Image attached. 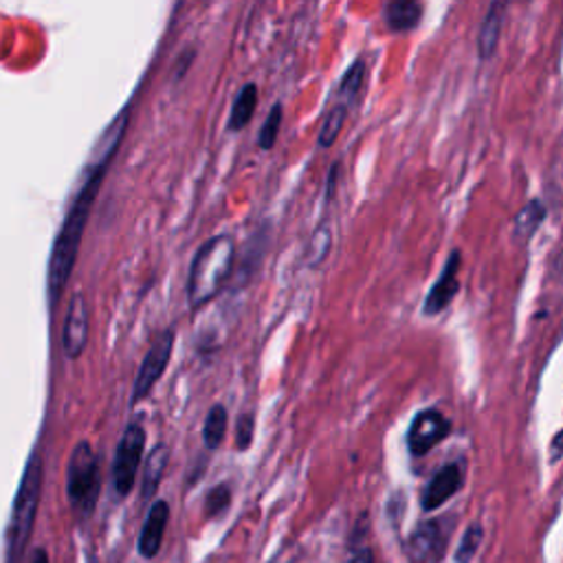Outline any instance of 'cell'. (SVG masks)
I'll return each instance as SVG.
<instances>
[{
    "label": "cell",
    "mask_w": 563,
    "mask_h": 563,
    "mask_svg": "<svg viewBox=\"0 0 563 563\" xmlns=\"http://www.w3.org/2000/svg\"><path fill=\"white\" fill-rule=\"evenodd\" d=\"M172 351H174V330L168 328L150 344V348H148V353H146V357H144V362L139 366L137 379L133 383V396H131L133 405L142 403L144 399L150 396L155 385L166 375V368L170 364Z\"/></svg>",
    "instance_id": "cell-6"
},
{
    "label": "cell",
    "mask_w": 563,
    "mask_h": 563,
    "mask_svg": "<svg viewBox=\"0 0 563 563\" xmlns=\"http://www.w3.org/2000/svg\"><path fill=\"white\" fill-rule=\"evenodd\" d=\"M454 425L438 407L420 409L409 429H407V449L414 458L427 456L436 444H440L449 433H452Z\"/></svg>",
    "instance_id": "cell-7"
},
{
    "label": "cell",
    "mask_w": 563,
    "mask_h": 563,
    "mask_svg": "<svg viewBox=\"0 0 563 563\" xmlns=\"http://www.w3.org/2000/svg\"><path fill=\"white\" fill-rule=\"evenodd\" d=\"M168 461H170V452L166 444H157L152 452H150V458L146 463V472H144V487H142V495L144 500L152 498L163 480V474H166V467H168Z\"/></svg>",
    "instance_id": "cell-17"
},
{
    "label": "cell",
    "mask_w": 563,
    "mask_h": 563,
    "mask_svg": "<svg viewBox=\"0 0 563 563\" xmlns=\"http://www.w3.org/2000/svg\"><path fill=\"white\" fill-rule=\"evenodd\" d=\"M236 260L234 238L222 234L213 236L196 252L187 276V299L192 308H200L211 302L220 289L228 284Z\"/></svg>",
    "instance_id": "cell-2"
},
{
    "label": "cell",
    "mask_w": 563,
    "mask_h": 563,
    "mask_svg": "<svg viewBox=\"0 0 563 563\" xmlns=\"http://www.w3.org/2000/svg\"><path fill=\"white\" fill-rule=\"evenodd\" d=\"M230 502H232V489L228 485L213 487L205 498V517L211 519V517L224 513L230 509Z\"/></svg>",
    "instance_id": "cell-23"
},
{
    "label": "cell",
    "mask_w": 563,
    "mask_h": 563,
    "mask_svg": "<svg viewBox=\"0 0 563 563\" xmlns=\"http://www.w3.org/2000/svg\"><path fill=\"white\" fill-rule=\"evenodd\" d=\"M269 563H293V552L291 550H280Z\"/></svg>",
    "instance_id": "cell-27"
},
{
    "label": "cell",
    "mask_w": 563,
    "mask_h": 563,
    "mask_svg": "<svg viewBox=\"0 0 563 563\" xmlns=\"http://www.w3.org/2000/svg\"><path fill=\"white\" fill-rule=\"evenodd\" d=\"M29 563H49V554H47V550L36 548V550H34V554H32V559H29Z\"/></svg>",
    "instance_id": "cell-28"
},
{
    "label": "cell",
    "mask_w": 563,
    "mask_h": 563,
    "mask_svg": "<svg viewBox=\"0 0 563 563\" xmlns=\"http://www.w3.org/2000/svg\"><path fill=\"white\" fill-rule=\"evenodd\" d=\"M144 449L146 429L139 423H131L118 442L115 463H112V485H115V491L122 498H126L135 487V478L144 461Z\"/></svg>",
    "instance_id": "cell-5"
},
{
    "label": "cell",
    "mask_w": 563,
    "mask_h": 563,
    "mask_svg": "<svg viewBox=\"0 0 563 563\" xmlns=\"http://www.w3.org/2000/svg\"><path fill=\"white\" fill-rule=\"evenodd\" d=\"M444 533L440 522L427 519L414 528V533L407 539V552L414 563H433L442 556L444 550Z\"/></svg>",
    "instance_id": "cell-11"
},
{
    "label": "cell",
    "mask_w": 563,
    "mask_h": 563,
    "mask_svg": "<svg viewBox=\"0 0 563 563\" xmlns=\"http://www.w3.org/2000/svg\"><path fill=\"white\" fill-rule=\"evenodd\" d=\"M228 423H230V414H228V407L216 403L207 416H205V425H203V442L205 446L209 449V452H213V449H218L224 440V433H228Z\"/></svg>",
    "instance_id": "cell-18"
},
{
    "label": "cell",
    "mask_w": 563,
    "mask_h": 563,
    "mask_svg": "<svg viewBox=\"0 0 563 563\" xmlns=\"http://www.w3.org/2000/svg\"><path fill=\"white\" fill-rule=\"evenodd\" d=\"M280 128H282V106L276 103V106L269 110V115H267V120H265V124H262V128H260L258 146H260L262 150H271V148L276 146V142H278Z\"/></svg>",
    "instance_id": "cell-22"
},
{
    "label": "cell",
    "mask_w": 563,
    "mask_h": 563,
    "mask_svg": "<svg viewBox=\"0 0 563 563\" xmlns=\"http://www.w3.org/2000/svg\"><path fill=\"white\" fill-rule=\"evenodd\" d=\"M504 12L506 5L504 3H493L480 25L478 32V56L480 60H491L498 51L500 45V36H502V23H504Z\"/></svg>",
    "instance_id": "cell-15"
},
{
    "label": "cell",
    "mask_w": 563,
    "mask_h": 563,
    "mask_svg": "<svg viewBox=\"0 0 563 563\" xmlns=\"http://www.w3.org/2000/svg\"><path fill=\"white\" fill-rule=\"evenodd\" d=\"M548 456H550V463L556 465L561 458H563V429H559L552 440H550V449H548Z\"/></svg>",
    "instance_id": "cell-25"
},
{
    "label": "cell",
    "mask_w": 563,
    "mask_h": 563,
    "mask_svg": "<svg viewBox=\"0 0 563 563\" xmlns=\"http://www.w3.org/2000/svg\"><path fill=\"white\" fill-rule=\"evenodd\" d=\"M364 77H366V62L364 60L353 62V66L346 71V75L340 84V101L346 103L348 108L357 99V95L362 90V84H364Z\"/></svg>",
    "instance_id": "cell-20"
},
{
    "label": "cell",
    "mask_w": 563,
    "mask_h": 563,
    "mask_svg": "<svg viewBox=\"0 0 563 563\" xmlns=\"http://www.w3.org/2000/svg\"><path fill=\"white\" fill-rule=\"evenodd\" d=\"M383 19L392 34H409L423 21V5L416 0H392L383 10Z\"/></svg>",
    "instance_id": "cell-13"
},
{
    "label": "cell",
    "mask_w": 563,
    "mask_h": 563,
    "mask_svg": "<svg viewBox=\"0 0 563 563\" xmlns=\"http://www.w3.org/2000/svg\"><path fill=\"white\" fill-rule=\"evenodd\" d=\"M461 262H463V254L458 249L449 254L438 280L433 282V286L429 289V293L423 302L425 317H436L452 306L454 297L461 291Z\"/></svg>",
    "instance_id": "cell-8"
},
{
    "label": "cell",
    "mask_w": 563,
    "mask_h": 563,
    "mask_svg": "<svg viewBox=\"0 0 563 563\" xmlns=\"http://www.w3.org/2000/svg\"><path fill=\"white\" fill-rule=\"evenodd\" d=\"M546 216H548V209L539 198L528 200L513 218V230H511L513 241L519 245L530 243L537 230L541 228V222L546 220Z\"/></svg>",
    "instance_id": "cell-14"
},
{
    "label": "cell",
    "mask_w": 563,
    "mask_h": 563,
    "mask_svg": "<svg viewBox=\"0 0 563 563\" xmlns=\"http://www.w3.org/2000/svg\"><path fill=\"white\" fill-rule=\"evenodd\" d=\"M42 482H45V465L42 456L38 452H32L27 467L23 472L14 506H12V519L8 528V546H10V561H19L32 539L40 498H42Z\"/></svg>",
    "instance_id": "cell-3"
},
{
    "label": "cell",
    "mask_w": 563,
    "mask_h": 563,
    "mask_svg": "<svg viewBox=\"0 0 563 563\" xmlns=\"http://www.w3.org/2000/svg\"><path fill=\"white\" fill-rule=\"evenodd\" d=\"M465 485V467L461 463L444 465L425 487L420 495V506L425 513H431L452 500Z\"/></svg>",
    "instance_id": "cell-10"
},
{
    "label": "cell",
    "mask_w": 563,
    "mask_h": 563,
    "mask_svg": "<svg viewBox=\"0 0 563 563\" xmlns=\"http://www.w3.org/2000/svg\"><path fill=\"white\" fill-rule=\"evenodd\" d=\"M258 106V86L254 82H247L243 90L238 93L232 112H230V131H243L252 122L254 112Z\"/></svg>",
    "instance_id": "cell-16"
},
{
    "label": "cell",
    "mask_w": 563,
    "mask_h": 563,
    "mask_svg": "<svg viewBox=\"0 0 563 563\" xmlns=\"http://www.w3.org/2000/svg\"><path fill=\"white\" fill-rule=\"evenodd\" d=\"M88 344V304L82 293H73L64 313L62 351L69 359H79Z\"/></svg>",
    "instance_id": "cell-9"
},
{
    "label": "cell",
    "mask_w": 563,
    "mask_h": 563,
    "mask_svg": "<svg viewBox=\"0 0 563 563\" xmlns=\"http://www.w3.org/2000/svg\"><path fill=\"white\" fill-rule=\"evenodd\" d=\"M66 498L79 519H88L99 498V458L88 440H79L66 467Z\"/></svg>",
    "instance_id": "cell-4"
},
{
    "label": "cell",
    "mask_w": 563,
    "mask_h": 563,
    "mask_svg": "<svg viewBox=\"0 0 563 563\" xmlns=\"http://www.w3.org/2000/svg\"><path fill=\"white\" fill-rule=\"evenodd\" d=\"M482 537H485L482 526H480V524H472V526L465 530V535H463V539H461V543H458L456 563H472V561L476 559V554H478L480 546H482Z\"/></svg>",
    "instance_id": "cell-21"
},
{
    "label": "cell",
    "mask_w": 563,
    "mask_h": 563,
    "mask_svg": "<svg viewBox=\"0 0 563 563\" xmlns=\"http://www.w3.org/2000/svg\"><path fill=\"white\" fill-rule=\"evenodd\" d=\"M254 433H256V418L254 414H243L238 418V427H236V449H241V452H247V449L252 446L254 442Z\"/></svg>",
    "instance_id": "cell-24"
},
{
    "label": "cell",
    "mask_w": 563,
    "mask_h": 563,
    "mask_svg": "<svg viewBox=\"0 0 563 563\" xmlns=\"http://www.w3.org/2000/svg\"><path fill=\"white\" fill-rule=\"evenodd\" d=\"M348 110H351V108H348L346 103L336 101V103L326 112L323 124H321V128H319V137H317L319 148H330V146L336 142V137L342 135L344 124H346V118H348Z\"/></svg>",
    "instance_id": "cell-19"
},
{
    "label": "cell",
    "mask_w": 563,
    "mask_h": 563,
    "mask_svg": "<svg viewBox=\"0 0 563 563\" xmlns=\"http://www.w3.org/2000/svg\"><path fill=\"white\" fill-rule=\"evenodd\" d=\"M348 563H375V554H372L370 548H357V550L351 554Z\"/></svg>",
    "instance_id": "cell-26"
},
{
    "label": "cell",
    "mask_w": 563,
    "mask_h": 563,
    "mask_svg": "<svg viewBox=\"0 0 563 563\" xmlns=\"http://www.w3.org/2000/svg\"><path fill=\"white\" fill-rule=\"evenodd\" d=\"M128 128V108H124L120 112L118 120H112L110 126L103 131L101 139L97 142L93 157L84 170V179L82 185L64 216V222L60 228V234L53 243V252L49 258V271H47V293H49V304L56 306L62 297V291L66 289V282L75 269V260H77V252H79V243L86 230V222L90 216V209L95 205L97 192L103 183L106 170L110 166V161L115 159L118 148L124 139V133Z\"/></svg>",
    "instance_id": "cell-1"
},
{
    "label": "cell",
    "mask_w": 563,
    "mask_h": 563,
    "mask_svg": "<svg viewBox=\"0 0 563 563\" xmlns=\"http://www.w3.org/2000/svg\"><path fill=\"white\" fill-rule=\"evenodd\" d=\"M168 519H170V506L166 500H157L150 511L148 517L144 522V528L139 533V554L144 559H155L163 546V535L168 528Z\"/></svg>",
    "instance_id": "cell-12"
}]
</instances>
